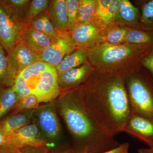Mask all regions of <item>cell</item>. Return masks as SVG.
<instances>
[{"label":"cell","instance_id":"5","mask_svg":"<svg viewBox=\"0 0 153 153\" xmlns=\"http://www.w3.org/2000/svg\"><path fill=\"white\" fill-rule=\"evenodd\" d=\"M7 76L6 86H12L23 70L38 61L37 53L22 41H19L7 55Z\"/></svg>","mask_w":153,"mask_h":153},{"label":"cell","instance_id":"26","mask_svg":"<svg viewBox=\"0 0 153 153\" xmlns=\"http://www.w3.org/2000/svg\"><path fill=\"white\" fill-rule=\"evenodd\" d=\"M140 11V24L143 30L153 32V0L143 2Z\"/></svg>","mask_w":153,"mask_h":153},{"label":"cell","instance_id":"29","mask_svg":"<svg viewBox=\"0 0 153 153\" xmlns=\"http://www.w3.org/2000/svg\"><path fill=\"white\" fill-rule=\"evenodd\" d=\"M13 87L20 100L33 94V91L28 85L27 82L20 74L16 78Z\"/></svg>","mask_w":153,"mask_h":153},{"label":"cell","instance_id":"27","mask_svg":"<svg viewBox=\"0 0 153 153\" xmlns=\"http://www.w3.org/2000/svg\"><path fill=\"white\" fill-rule=\"evenodd\" d=\"M49 0H32L24 19L25 28L34 18L46 12L49 7Z\"/></svg>","mask_w":153,"mask_h":153},{"label":"cell","instance_id":"31","mask_svg":"<svg viewBox=\"0 0 153 153\" xmlns=\"http://www.w3.org/2000/svg\"><path fill=\"white\" fill-rule=\"evenodd\" d=\"M5 50L0 45V87H7L8 62Z\"/></svg>","mask_w":153,"mask_h":153},{"label":"cell","instance_id":"34","mask_svg":"<svg viewBox=\"0 0 153 153\" xmlns=\"http://www.w3.org/2000/svg\"><path fill=\"white\" fill-rule=\"evenodd\" d=\"M140 64L147 69L153 78V49L143 57Z\"/></svg>","mask_w":153,"mask_h":153},{"label":"cell","instance_id":"10","mask_svg":"<svg viewBox=\"0 0 153 153\" xmlns=\"http://www.w3.org/2000/svg\"><path fill=\"white\" fill-rule=\"evenodd\" d=\"M94 68L88 61L79 67L57 74V81L60 89L71 90L80 87L89 79Z\"/></svg>","mask_w":153,"mask_h":153},{"label":"cell","instance_id":"9","mask_svg":"<svg viewBox=\"0 0 153 153\" xmlns=\"http://www.w3.org/2000/svg\"><path fill=\"white\" fill-rule=\"evenodd\" d=\"M6 146L19 149L27 146H44L46 144L36 124H29L21 128L6 137Z\"/></svg>","mask_w":153,"mask_h":153},{"label":"cell","instance_id":"4","mask_svg":"<svg viewBox=\"0 0 153 153\" xmlns=\"http://www.w3.org/2000/svg\"><path fill=\"white\" fill-rule=\"evenodd\" d=\"M131 113L153 122V82L140 68L126 75Z\"/></svg>","mask_w":153,"mask_h":153},{"label":"cell","instance_id":"32","mask_svg":"<svg viewBox=\"0 0 153 153\" xmlns=\"http://www.w3.org/2000/svg\"><path fill=\"white\" fill-rule=\"evenodd\" d=\"M47 15V11L41 13L31 21L25 28H30L44 33L45 17Z\"/></svg>","mask_w":153,"mask_h":153},{"label":"cell","instance_id":"13","mask_svg":"<svg viewBox=\"0 0 153 153\" xmlns=\"http://www.w3.org/2000/svg\"><path fill=\"white\" fill-rule=\"evenodd\" d=\"M22 31L0 5V45L7 54L19 42Z\"/></svg>","mask_w":153,"mask_h":153},{"label":"cell","instance_id":"12","mask_svg":"<svg viewBox=\"0 0 153 153\" xmlns=\"http://www.w3.org/2000/svg\"><path fill=\"white\" fill-rule=\"evenodd\" d=\"M60 88L57 81L55 67L44 72L36 85L33 94L40 102H48L59 96Z\"/></svg>","mask_w":153,"mask_h":153},{"label":"cell","instance_id":"20","mask_svg":"<svg viewBox=\"0 0 153 153\" xmlns=\"http://www.w3.org/2000/svg\"><path fill=\"white\" fill-rule=\"evenodd\" d=\"M54 67L46 62L37 61L25 68L19 74L27 82L33 92L42 74Z\"/></svg>","mask_w":153,"mask_h":153},{"label":"cell","instance_id":"36","mask_svg":"<svg viewBox=\"0 0 153 153\" xmlns=\"http://www.w3.org/2000/svg\"><path fill=\"white\" fill-rule=\"evenodd\" d=\"M129 147L128 143H125L114 149L101 153H128Z\"/></svg>","mask_w":153,"mask_h":153},{"label":"cell","instance_id":"15","mask_svg":"<svg viewBox=\"0 0 153 153\" xmlns=\"http://www.w3.org/2000/svg\"><path fill=\"white\" fill-rule=\"evenodd\" d=\"M140 11L139 8L128 0H120L114 23L129 27L142 29L140 24Z\"/></svg>","mask_w":153,"mask_h":153},{"label":"cell","instance_id":"33","mask_svg":"<svg viewBox=\"0 0 153 153\" xmlns=\"http://www.w3.org/2000/svg\"><path fill=\"white\" fill-rule=\"evenodd\" d=\"M59 33V32L55 29L54 25L49 20L47 13L44 22V34L49 38L52 42L57 38Z\"/></svg>","mask_w":153,"mask_h":153},{"label":"cell","instance_id":"7","mask_svg":"<svg viewBox=\"0 0 153 153\" xmlns=\"http://www.w3.org/2000/svg\"><path fill=\"white\" fill-rule=\"evenodd\" d=\"M33 117L47 137L53 140L58 138L61 131V126L53 104L42 105L34 109Z\"/></svg>","mask_w":153,"mask_h":153},{"label":"cell","instance_id":"25","mask_svg":"<svg viewBox=\"0 0 153 153\" xmlns=\"http://www.w3.org/2000/svg\"><path fill=\"white\" fill-rule=\"evenodd\" d=\"M96 0H79L77 23L91 22L95 13Z\"/></svg>","mask_w":153,"mask_h":153},{"label":"cell","instance_id":"21","mask_svg":"<svg viewBox=\"0 0 153 153\" xmlns=\"http://www.w3.org/2000/svg\"><path fill=\"white\" fill-rule=\"evenodd\" d=\"M88 61V49L78 48L66 56L55 67L57 74L81 66Z\"/></svg>","mask_w":153,"mask_h":153},{"label":"cell","instance_id":"37","mask_svg":"<svg viewBox=\"0 0 153 153\" xmlns=\"http://www.w3.org/2000/svg\"><path fill=\"white\" fill-rule=\"evenodd\" d=\"M0 153H20V149L10 146H1Z\"/></svg>","mask_w":153,"mask_h":153},{"label":"cell","instance_id":"11","mask_svg":"<svg viewBox=\"0 0 153 153\" xmlns=\"http://www.w3.org/2000/svg\"><path fill=\"white\" fill-rule=\"evenodd\" d=\"M123 132L136 138L153 149V122L131 113Z\"/></svg>","mask_w":153,"mask_h":153},{"label":"cell","instance_id":"23","mask_svg":"<svg viewBox=\"0 0 153 153\" xmlns=\"http://www.w3.org/2000/svg\"><path fill=\"white\" fill-rule=\"evenodd\" d=\"M125 43L153 48V32L129 27Z\"/></svg>","mask_w":153,"mask_h":153},{"label":"cell","instance_id":"2","mask_svg":"<svg viewBox=\"0 0 153 153\" xmlns=\"http://www.w3.org/2000/svg\"><path fill=\"white\" fill-rule=\"evenodd\" d=\"M57 104L76 143V153H101L120 144L105 132L88 109L80 88L63 91L58 96Z\"/></svg>","mask_w":153,"mask_h":153},{"label":"cell","instance_id":"19","mask_svg":"<svg viewBox=\"0 0 153 153\" xmlns=\"http://www.w3.org/2000/svg\"><path fill=\"white\" fill-rule=\"evenodd\" d=\"M19 41L25 43L37 54L49 47L52 41L44 33L27 27L22 30Z\"/></svg>","mask_w":153,"mask_h":153},{"label":"cell","instance_id":"18","mask_svg":"<svg viewBox=\"0 0 153 153\" xmlns=\"http://www.w3.org/2000/svg\"><path fill=\"white\" fill-rule=\"evenodd\" d=\"M31 1L0 0V5L22 30L25 28L24 19Z\"/></svg>","mask_w":153,"mask_h":153},{"label":"cell","instance_id":"24","mask_svg":"<svg viewBox=\"0 0 153 153\" xmlns=\"http://www.w3.org/2000/svg\"><path fill=\"white\" fill-rule=\"evenodd\" d=\"M19 100L13 86L0 87V121L10 112Z\"/></svg>","mask_w":153,"mask_h":153},{"label":"cell","instance_id":"17","mask_svg":"<svg viewBox=\"0 0 153 153\" xmlns=\"http://www.w3.org/2000/svg\"><path fill=\"white\" fill-rule=\"evenodd\" d=\"M34 109L22 111L10 114L0 121V130L6 137L30 124Z\"/></svg>","mask_w":153,"mask_h":153},{"label":"cell","instance_id":"14","mask_svg":"<svg viewBox=\"0 0 153 153\" xmlns=\"http://www.w3.org/2000/svg\"><path fill=\"white\" fill-rule=\"evenodd\" d=\"M95 13L91 23L103 30L114 24L120 0H96Z\"/></svg>","mask_w":153,"mask_h":153},{"label":"cell","instance_id":"30","mask_svg":"<svg viewBox=\"0 0 153 153\" xmlns=\"http://www.w3.org/2000/svg\"><path fill=\"white\" fill-rule=\"evenodd\" d=\"M68 16L69 30L77 23L79 7V0H65Z\"/></svg>","mask_w":153,"mask_h":153},{"label":"cell","instance_id":"6","mask_svg":"<svg viewBox=\"0 0 153 153\" xmlns=\"http://www.w3.org/2000/svg\"><path fill=\"white\" fill-rule=\"evenodd\" d=\"M68 32H59L58 37L51 45L38 53V61L57 67L63 58L77 49Z\"/></svg>","mask_w":153,"mask_h":153},{"label":"cell","instance_id":"8","mask_svg":"<svg viewBox=\"0 0 153 153\" xmlns=\"http://www.w3.org/2000/svg\"><path fill=\"white\" fill-rule=\"evenodd\" d=\"M68 33L77 49H89L102 43L101 29L91 22L77 23Z\"/></svg>","mask_w":153,"mask_h":153},{"label":"cell","instance_id":"1","mask_svg":"<svg viewBox=\"0 0 153 153\" xmlns=\"http://www.w3.org/2000/svg\"><path fill=\"white\" fill-rule=\"evenodd\" d=\"M126 74L94 70L79 87L84 103L102 129L114 137L123 132L131 114Z\"/></svg>","mask_w":153,"mask_h":153},{"label":"cell","instance_id":"38","mask_svg":"<svg viewBox=\"0 0 153 153\" xmlns=\"http://www.w3.org/2000/svg\"><path fill=\"white\" fill-rule=\"evenodd\" d=\"M6 136L0 130V146H6Z\"/></svg>","mask_w":153,"mask_h":153},{"label":"cell","instance_id":"35","mask_svg":"<svg viewBox=\"0 0 153 153\" xmlns=\"http://www.w3.org/2000/svg\"><path fill=\"white\" fill-rule=\"evenodd\" d=\"M20 149V153H49L47 148L44 146H27Z\"/></svg>","mask_w":153,"mask_h":153},{"label":"cell","instance_id":"28","mask_svg":"<svg viewBox=\"0 0 153 153\" xmlns=\"http://www.w3.org/2000/svg\"><path fill=\"white\" fill-rule=\"evenodd\" d=\"M40 102L35 94L28 96L20 100L10 111V114L16 113L22 111L36 109L38 107Z\"/></svg>","mask_w":153,"mask_h":153},{"label":"cell","instance_id":"40","mask_svg":"<svg viewBox=\"0 0 153 153\" xmlns=\"http://www.w3.org/2000/svg\"><path fill=\"white\" fill-rule=\"evenodd\" d=\"M62 153H76L75 152H72V151H67L66 152H64Z\"/></svg>","mask_w":153,"mask_h":153},{"label":"cell","instance_id":"3","mask_svg":"<svg viewBox=\"0 0 153 153\" xmlns=\"http://www.w3.org/2000/svg\"><path fill=\"white\" fill-rule=\"evenodd\" d=\"M153 49L127 43H102L88 49V61L95 70L126 75L139 68L142 59Z\"/></svg>","mask_w":153,"mask_h":153},{"label":"cell","instance_id":"39","mask_svg":"<svg viewBox=\"0 0 153 153\" xmlns=\"http://www.w3.org/2000/svg\"><path fill=\"white\" fill-rule=\"evenodd\" d=\"M138 153H153V149L141 148L138 150Z\"/></svg>","mask_w":153,"mask_h":153},{"label":"cell","instance_id":"22","mask_svg":"<svg viewBox=\"0 0 153 153\" xmlns=\"http://www.w3.org/2000/svg\"><path fill=\"white\" fill-rule=\"evenodd\" d=\"M128 27L114 23L102 30V43L113 45L125 43Z\"/></svg>","mask_w":153,"mask_h":153},{"label":"cell","instance_id":"16","mask_svg":"<svg viewBox=\"0 0 153 153\" xmlns=\"http://www.w3.org/2000/svg\"><path fill=\"white\" fill-rule=\"evenodd\" d=\"M47 12L49 20L58 32H68L69 23L65 0L50 1Z\"/></svg>","mask_w":153,"mask_h":153}]
</instances>
